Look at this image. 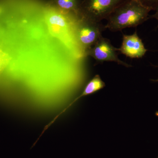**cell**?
<instances>
[{
    "instance_id": "12",
    "label": "cell",
    "mask_w": 158,
    "mask_h": 158,
    "mask_svg": "<svg viewBox=\"0 0 158 158\" xmlns=\"http://www.w3.org/2000/svg\"><path fill=\"white\" fill-rule=\"evenodd\" d=\"M155 115L156 116H158V111H156V112Z\"/></svg>"
},
{
    "instance_id": "13",
    "label": "cell",
    "mask_w": 158,
    "mask_h": 158,
    "mask_svg": "<svg viewBox=\"0 0 158 158\" xmlns=\"http://www.w3.org/2000/svg\"><path fill=\"white\" fill-rule=\"evenodd\" d=\"M152 81H153L154 82H158V80H152Z\"/></svg>"
},
{
    "instance_id": "2",
    "label": "cell",
    "mask_w": 158,
    "mask_h": 158,
    "mask_svg": "<svg viewBox=\"0 0 158 158\" xmlns=\"http://www.w3.org/2000/svg\"><path fill=\"white\" fill-rule=\"evenodd\" d=\"M127 0H83L80 10L81 18L94 22L107 19L110 14Z\"/></svg>"
},
{
    "instance_id": "7",
    "label": "cell",
    "mask_w": 158,
    "mask_h": 158,
    "mask_svg": "<svg viewBox=\"0 0 158 158\" xmlns=\"http://www.w3.org/2000/svg\"><path fill=\"white\" fill-rule=\"evenodd\" d=\"M106 86V84L102 80L101 78L99 75L97 74L93 78L88 82L87 85L84 89V91L82 92L80 96L76 98L69 106L65 109L63 112L61 113V114L63 112H65V110H67L68 108L71 106L73 103H74L77 101L79 99L82 97L87 96V95H90L92 94L95 93L98 90H101L104 88Z\"/></svg>"
},
{
    "instance_id": "9",
    "label": "cell",
    "mask_w": 158,
    "mask_h": 158,
    "mask_svg": "<svg viewBox=\"0 0 158 158\" xmlns=\"http://www.w3.org/2000/svg\"><path fill=\"white\" fill-rule=\"evenodd\" d=\"M10 58L7 54L0 52V74L8 64Z\"/></svg>"
},
{
    "instance_id": "1",
    "label": "cell",
    "mask_w": 158,
    "mask_h": 158,
    "mask_svg": "<svg viewBox=\"0 0 158 158\" xmlns=\"http://www.w3.org/2000/svg\"><path fill=\"white\" fill-rule=\"evenodd\" d=\"M151 11L138 0H127L110 14L105 27L112 32L136 27L149 19Z\"/></svg>"
},
{
    "instance_id": "10",
    "label": "cell",
    "mask_w": 158,
    "mask_h": 158,
    "mask_svg": "<svg viewBox=\"0 0 158 158\" xmlns=\"http://www.w3.org/2000/svg\"><path fill=\"white\" fill-rule=\"evenodd\" d=\"M144 6L155 11L158 6V0H138Z\"/></svg>"
},
{
    "instance_id": "8",
    "label": "cell",
    "mask_w": 158,
    "mask_h": 158,
    "mask_svg": "<svg viewBox=\"0 0 158 158\" xmlns=\"http://www.w3.org/2000/svg\"><path fill=\"white\" fill-rule=\"evenodd\" d=\"M60 9L67 11L73 12L80 16V10L82 1L80 0H55Z\"/></svg>"
},
{
    "instance_id": "4",
    "label": "cell",
    "mask_w": 158,
    "mask_h": 158,
    "mask_svg": "<svg viewBox=\"0 0 158 158\" xmlns=\"http://www.w3.org/2000/svg\"><path fill=\"white\" fill-rule=\"evenodd\" d=\"M81 19L83 22L78 31V38L82 45L89 49L102 37V33L106 28L101 22Z\"/></svg>"
},
{
    "instance_id": "5",
    "label": "cell",
    "mask_w": 158,
    "mask_h": 158,
    "mask_svg": "<svg viewBox=\"0 0 158 158\" xmlns=\"http://www.w3.org/2000/svg\"><path fill=\"white\" fill-rule=\"evenodd\" d=\"M44 15L51 34L59 39L63 37L68 30L65 16L55 8L49 7L44 10Z\"/></svg>"
},
{
    "instance_id": "3",
    "label": "cell",
    "mask_w": 158,
    "mask_h": 158,
    "mask_svg": "<svg viewBox=\"0 0 158 158\" xmlns=\"http://www.w3.org/2000/svg\"><path fill=\"white\" fill-rule=\"evenodd\" d=\"M117 51H118V48L114 47L111 44L110 40L102 37L89 49L88 54L94 58L98 63L114 62L125 67H131V65L118 59Z\"/></svg>"
},
{
    "instance_id": "14",
    "label": "cell",
    "mask_w": 158,
    "mask_h": 158,
    "mask_svg": "<svg viewBox=\"0 0 158 158\" xmlns=\"http://www.w3.org/2000/svg\"><path fill=\"white\" fill-rule=\"evenodd\" d=\"M157 158H158V157H157Z\"/></svg>"
},
{
    "instance_id": "6",
    "label": "cell",
    "mask_w": 158,
    "mask_h": 158,
    "mask_svg": "<svg viewBox=\"0 0 158 158\" xmlns=\"http://www.w3.org/2000/svg\"><path fill=\"white\" fill-rule=\"evenodd\" d=\"M118 51L131 59H139L144 56L148 50L136 31L132 35L123 34L122 43Z\"/></svg>"
},
{
    "instance_id": "11",
    "label": "cell",
    "mask_w": 158,
    "mask_h": 158,
    "mask_svg": "<svg viewBox=\"0 0 158 158\" xmlns=\"http://www.w3.org/2000/svg\"><path fill=\"white\" fill-rule=\"evenodd\" d=\"M156 12L154 14L152 15H149V19L150 18H154L156 19L158 21V6L157 7L156 9ZM157 28H158V25L157 26Z\"/></svg>"
}]
</instances>
